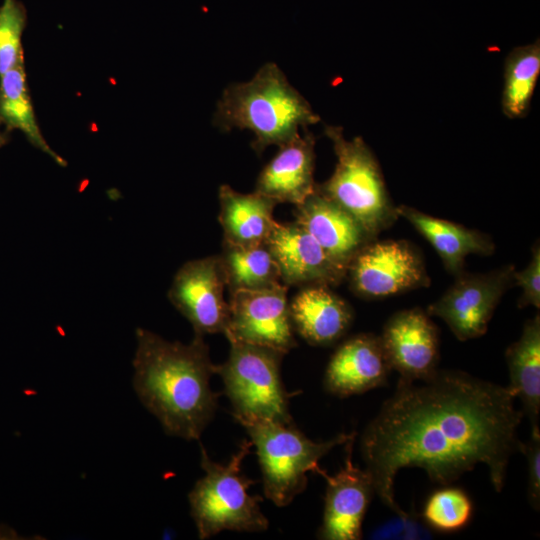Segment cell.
I'll return each instance as SVG.
<instances>
[{
  "mask_svg": "<svg viewBox=\"0 0 540 540\" xmlns=\"http://www.w3.org/2000/svg\"><path fill=\"white\" fill-rule=\"evenodd\" d=\"M288 286L280 283L262 290L230 293L229 323L224 333L228 341L267 347L283 354L296 346Z\"/></svg>",
  "mask_w": 540,
  "mask_h": 540,
  "instance_id": "cell-10",
  "label": "cell"
},
{
  "mask_svg": "<svg viewBox=\"0 0 540 540\" xmlns=\"http://www.w3.org/2000/svg\"><path fill=\"white\" fill-rule=\"evenodd\" d=\"M10 140V132L6 131L5 129L2 130L0 126V148L5 146Z\"/></svg>",
  "mask_w": 540,
  "mask_h": 540,
  "instance_id": "cell-29",
  "label": "cell"
},
{
  "mask_svg": "<svg viewBox=\"0 0 540 540\" xmlns=\"http://www.w3.org/2000/svg\"><path fill=\"white\" fill-rule=\"evenodd\" d=\"M417 382H398L361 435L375 494L404 516L394 493L400 469L419 467L432 482L448 485L480 463L501 492L510 458L521 449L524 416L507 387L460 370L438 369Z\"/></svg>",
  "mask_w": 540,
  "mask_h": 540,
  "instance_id": "cell-1",
  "label": "cell"
},
{
  "mask_svg": "<svg viewBox=\"0 0 540 540\" xmlns=\"http://www.w3.org/2000/svg\"><path fill=\"white\" fill-rule=\"evenodd\" d=\"M219 222L224 242L239 246L265 244L275 220L277 203L256 192L240 193L229 185H221L218 192Z\"/></svg>",
  "mask_w": 540,
  "mask_h": 540,
  "instance_id": "cell-19",
  "label": "cell"
},
{
  "mask_svg": "<svg viewBox=\"0 0 540 540\" xmlns=\"http://www.w3.org/2000/svg\"><path fill=\"white\" fill-rule=\"evenodd\" d=\"M540 74V43L516 47L505 61L502 109L511 119L524 117Z\"/></svg>",
  "mask_w": 540,
  "mask_h": 540,
  "instance_id": "cell-24",
  "label": "cell"
},
{
  "mask_svg": "<svg viewBox=\"0 0 540 540\" xmlns=\"http://www.w3.org/2000/svg\"><path fill=\"white\" fill-rule=\"evenodd\" d=\"M337 157L335 170L317 191L351 214L374 238L397 218L378 162L361 137L348 140L341 127L325 126Z\"/></svg>",
  "mask_w": 540,
  "mask_h": 540,
  "instance_id": "cell-5",
  "label": "cell"
},
{
  "mask_svg": "<svg viewBox=\"0 0 540 540\" xmlns=\"http://www.w3.org/2000/svg\"><path fill=\"white\" fill-rule=\"evenodd\" d=\"M513 265L481 274L462 272L447 291L426 310L440 317L460 341L484 335L504 293L514 282Z\"/></svg>",
  "mask_w": 540,
  "mask_h": 540,
  "instance_id": "cell-8",
  "label": "cell"
},
{
  "mask_svg": "<svg viewBox=\"0 0 540 540\" xmlns=\"http://www.w3.org/2000/svg\"><path fill=\"white\" fill-rule=\"evenodd\" d=\"M136 340L132 384L140 402L166 434L199 440L215 414L219 396L210 387L216 365L203 335L195 334L185 344L137 328Z\"/></svg>",
  "mask_w": 540,
  "mask_h": 540,
  "instance_id": "cell-2",
  "label": "cell"
},
{
  "mask_svg": "<svg viewBox=\"0 0 540 540\" xmlns=\"http://www.w3.org/2000/svg\"><path fill=\"white\" fill-rule=\"evenodd\" d=\"M286 286L337 285L347 270L335 263L298 223L275 222L266 240Z\"/></svg>",
  "mask_w": 540,
  "mask_h": 540,
  "instance_id": "cell-14",
  "label": "cell"
},
{
  "mask_svg": "<svg viewBox=\"0 0 540 540\" xmlns=\"http://www.w3.org/2000/svg\"><path fill=\"white\" fill-rule=\"evenodd\" d=\"M253 446L244 440L227 463L213 461L201 445V468L205 472L188 495L190 514L199 539H208L229 530L262 532L269 520L259 502L262 498L249 494L254 481L242 473V463Z\"/></svg>",
  "mask_w": 540,
  "mask_h": 540,
  "instance_id": "cell-4",
  "label": "cell"
},
{
  "mask_svg": "<svg viewBox=\"0 0 540 540\" xmlns=\"http://www.w3.org/2000/svg\"><path fill=\"white\" fill-rule=\"evenodd\" d=\"M346 276L353 291L382 298L429 284L421 255L404 240L370 241L351 260Z\"/></svg>",
  "mask_w": 540,
  "mask_h": 540,
  "instance_id": "cell-9",
  "label": "cell"
},
{
  "mask_svg": "<svg viewBox=\"0 0 540 540\" xmlns=\"http://www.w3.org/2000/svg\"><path fill=\"white\" fill-rule=\"evenodd\" d=\"M294 214L295 222L318 242L335 263L346 270L359 250L374 240L351 214L317 189L296 206Z\"/></svg>",
  "mask_w": 540,
  "mask_h": 540,
  "instance_id": "cell-16",
  "label": "cell"
},
{
  "mask_svg": "<svg viewBox=\"0 0 540 540\" xmlns=\"http://www.w3.org/2000/svg\"><path fill=\"white\" fill-rule=\"evenodd\" d=\"M520 452L527 460V498L530 506L539 511L540 508V429L532 426L527 442H522Z\"/></svg>",
  "mask_w": 540,
  "mask_h": 540,
  "instance_id": "cell-27",
  "label": "cell"
},
{
  "mask_svg": "<svg viewBox=\"0 0 540 540\" xmlns=\"http://www.w3.org/2000/svg\"><path fill=\"white\" fill-rule=\"evenodd\" d=\"M256 448L266 498L276 506L289 505L307 486V473L320 470L319 461L334 447L345 444L355 432L341 433L316 442L306 437L294 423L244 422Z\"/></svg>",
  "mask_w": 540,
  "mask_h": 540,
  "instance_id": "cell-6",
  "label": "cell"
},
{
  "mask_svg": "<svg viewBox=\"0 0 540 540\" xmlns=\"http://www.w3.org/2000/svg\"><path fill=\"white\" fill-rule=\"evenodd\" d=\"M226 278L219 255L183 264L175 274L168 298L191 323L195 334L225 333L229 302L225 300Z\"/></svg>",
  "mask_w": 540,
  "mask_h": 540,
  "instance_id": "cell-11",
  "label": "cell"
},
{
  "mask_svg": "<svg viewBox=\"0 0 540 540\" xmlns=\"http://www.w3.org/2000/svg\"><path fill=\"white\" fill-rule=\"evenodd\" d=\"M473 514L469 496L456 487L434 492L427 500L423 518L435 530L452 532L465 527Z\"/></svg>",
  "mask_w": 540,
  "mask_h": 540,
  "instance_id": "cell-25",
  "label": "cell"
},
{
  "mask_svg": "<svg viewBox=\"0 0 540 540\" xmlns=\"http://www.w3.org/2000/svg\"><path fill=\"white\" fill-rule=\"evenodd\" d=\"M0 126L8 132L20 130L32 146L47 154L56 164L67 165L42 135L29 93L24 62L0 76Z\"/></svg>",
  "mask_w": 540,
  "mask_h": 540,
  "instance_id": "cell-22",
  "label": "cell"
},
{
  "mask_svg": "<svg viewBox=\"0 0 540 540\" xmlns=\"http://www.w3.org/2000/svg\"><path fill=\"white\" fill-rule=\"evenodd\" d=\"M219 257L230 293L262 290L282 283L278 264L266 243L239 246L223 241Z\"/></svg>",
  "mask_w": 540,
  "mask_h": 540,
  "instance_id": "cell-23",
  "label": "cell"
},
{
  "mask_svg": "<svg viewBox=\"0 0 540 540\" xmlns=\"http://www.w3.org/2000/svg\"><path fill=\"white\" fill-rule=\"evenodd\" d=\"M396 211L430 242L446 270L455 276L463 272L468 255H490L494 251L491 239L479 231L404 205L396 207Z\"/></svg>",
  "mask_w": 540,
  "mask_h": 540,
  "instance_id": "cell-20",
  "label": "cell"
},
{
  "mask_svg": "<svg viewBox=\"0 0 540 540\" xmlns=\"http://www.w3.org/2000/svg\"><path fill=\"white\" fill-rule=\"evenodd\" d=\"M391 370L380 336L361 333L337 347L323 384L328 393L345 398L385 385Z\"/></svg>",
  "mask_w": 540,
  "mask_h": 540,
  "instance_id": "cell-15",
  "label": "cell"
},
{
  "mask_svg": "<svg viewBox=\"0 0 540 540\" xmlns=\"http://www.w3.org/2000/svg\"><path fill=\"white\" fill-rule=\"evenodd\" d=\"M514 283L523 290L518 301L520 308L534 306L540 308V249L537 243L533 247L530 263L520 272L514 271Z\"/></svg>",
  "mask_w": 540,
  "mask_h": 540,
  "instance_id": "cell-28",
  "label": "cell"
},
{
  "mask_svg": "<svg viewBox=\"0 0 540 540\" xmlns=\"http://www.w3.org/2000/svg\"><path fill=\"white\" fill-rule=\"evenodd\" d=\"M280 146L277 154L261 170L256 192L278 203H303L316 191L314 181L315 137L306 129Z\"/></svg>",
  "mask_w": 540,
  "mask_h": 540,
  "instance_id": "cell-17",
  "label": "cell"
},
{
  "mask_svg": "<svg viewBox=\"0 0 540 540\" xmlns=\"http://www.w3.org/2000/svg\"><path fill=\"white\" fill-rule=\"evenodd\" d=\"M294 330L309 344L329 346L350 328L353 311L329 286L308 285L289 302Z\"/></svg>",
  "mask_w": 540,
  "mask_h": 540,
  "instance_id": "cell-18",
  "label": "cell"
},
{
  "mask_svg": "<svg viewBox=\"0 0 540 540\" xmlns=\"http://www.w3.org/2000/svg\"><path fill=\"white\" fill-rule=\"evenodd\" d=\"M27 15L17 0H3L0 6V76L24 62L22 34Z\"/></svg>",
  "mask_w": 540,
  "mask_h": 540,
  "instance_id": "cell-26",
  "label": "cell"
},
{
  "mask_svg": "<svg viewBox=\"0 0 540 540\" xmlns=\"http://www.w3.org/2000/svg\"><path fill=\"white\" fill-rule=\"evenodd\" d=\"M355 436L345 443V465L334 475L323 469L317 472L326 481L324 513L318 538L324 540H359L362 523L375 494L371 474L352 461Z\"/></svg>",
  "mask_w": 540,
  "mask_h": 540,
  "instance_id": "cell-13",
  "label": "cell"
},
{
  "mask_svg": "<svg viewBox=\"0 0 540 540\" xmlns=\"http://www.w3.org/2000/svg\"><path fill=\"white\" fill-rule=\"evenodd\" d=\"M381 344L400 383L431 377L439 362V332L426 311L419 308L395 313L385 324Z\"/></svg>",
  "mask_w": 540,
  "mask_h": 540,
  "instance_id": "cell-12",
  "label": "cell"
},
{
  "mask_svg": "<svg viewBox=\"0 0 540 540\" xmlns=\"http://www.w3.org/2000/svg\"><path fill=\"white\" fill-rule=\"evenodd\" d=\"M320 117L273 62L264 64L251 80L228 85L217 103L214 124L223 131L248 129L252 148L262 153L269 145L282 146L299 135V128Z\"/></svg>",
  "mask_w": 540,
  "mask_h": 540,
  "instance_id": "cell-3",
  "label": "cell"
},
{
  "mask_svg": "<svg viewBox=\"0 0 540 540\" xmlns=\"http://www.w3.org/2000/svg\"><path fill=\"white\" fill-rule=\"evenodd\" d=\"M227 360L216 365L215 373L237 422L271 421L292 424L289 394L285 390L280 364L285 354L258 345L229 341Z\"/></svg>",
  "mask_w": 540,
  "mask_h": 540,
  "instance_id": "cell-7",
  "label": "cell"
},
{
  "mask_svg": "<svg viewBox=\"0 0 540 540\" xmlns=\"http://www.w3.org/2000/svg\"><path fill=\"white\" fill-rule=\"evenodd\" d=\"M509 385L513 397L522 403V413L532 426H539L540 414V317L524 324L520 338L505 352Z\"/></svg>",
  "mask_w": 540,
  "mask_h": 540,
  "instance_id": "cell-21",
  "label": "cell"
}]
</instances>
